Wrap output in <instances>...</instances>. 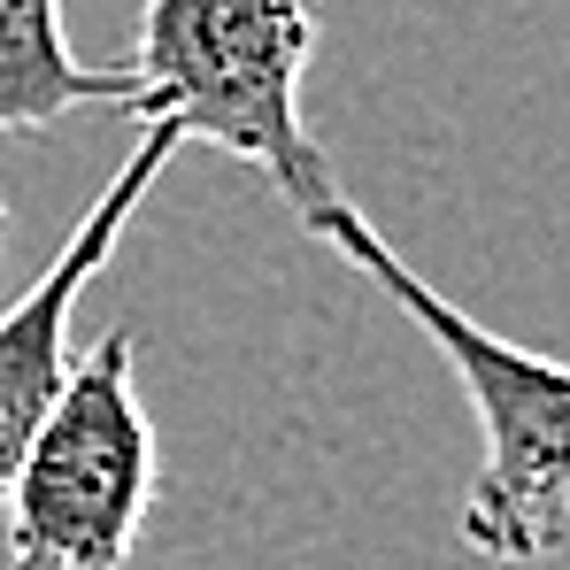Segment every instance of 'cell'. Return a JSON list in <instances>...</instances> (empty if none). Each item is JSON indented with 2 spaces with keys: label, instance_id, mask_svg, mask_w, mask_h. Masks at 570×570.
Returning <instances> with one entry per match:
<instances>
[{
  "label": "cell",
  "instance_id": "cell-3",
  "mask_svg": "<svg viewBox=\"0 0 570 570\" xmlns=\"http://www.w3.org/2000/svg\"><path fill=\"white\" fill-rule=\"evenodd\" d=\"M0 509L8 570H131L155 509V424L139 401V340L124 324L70 363Z\"/></svg>",
  "mask_w": 570,
  "mask_h": 570
},
{
  "label": "cell",
  "instance_id": "cell-1",
  "mask_svg": "<svg viewBox=\"0 0 570 570\" xmlns=\"http://www.w3.org/2000/svg\"><path fill=\"white\" fill-rule=\"evenodd\" d=\"M301 224L324 247H340L393 308H409V324L448 355L455 385L471 393L485 455H478V478L463 493V517H455L463 548L485 556V563H540V556H556L570 540V363H548V355L485 332L448 293H432L371 232V216L347 193H332Z\"/></svg>",
  "mask_w": 570,
  "mask_h": 570
},
{
  "label": "cell",
  "instance_id": "cell-2",
  "mask_svg": "<svg viewBox=\"0 0 570 570\" xmlns=\"http://www.w3.org/2000/svg\"><path fill=\"white\" fill-rule=\"evenodd\" d=\"M316 55V0H147L131 47V116H170L186 139L263 170L293 216L324 208L340 178L301 116Z\"/></svg>",
  "mask_w": 570,
  "mask_h": 570
},
{
  "label": "cell",
  "instance_id": "cell-4",
  "mask_svg": "<svg viewBox=\"0 0 570 570\" xmlns=\"http://www.w3.org/2000/svg\"><path fill=\"white\" fill-rule=\"evenodd\" d=\"M178 147H186V131L170 116H147L139 124V147L116 163V178L94 193V208L70 224V239L55 247V263L0 308V493H8V478L23 463L47 401L70 379V316H78V293L100 278V263L116 255L124 224L139 216V200L155 193V178L170 170Z\"/></svg>",
  "mask_w": 570,
  "mask_h": 570
},
{
  "label": "cell",
  "instance_id": "cell-6",
  "mask_svg": "<svg viewBox=\"0 0 570 570\" xmlns=\"http://www.w3.org/2000/svg\"><path fill=\"white\" fill-rule=\"evenodd\" d=\"M0 239H8V208H0Z\"/></svg>",
  "mask_w": 570,
  "mask_h": 570
},
{
  "label": "cell",
  "instance_id": "cell-5",
  "mask_svg": "<svg viewBox=\"0 0 570 570\" xmlns=\"http://www.w3.org/2000/svg\"><path fill=\"white\" fill-rule=\"evenodd\" d=\"M70 108H131V70H86L62 0H0V139H39Z\"/></svg>",
  "mask_w": 570,
  "mask_h": 570
}]
</instances>
